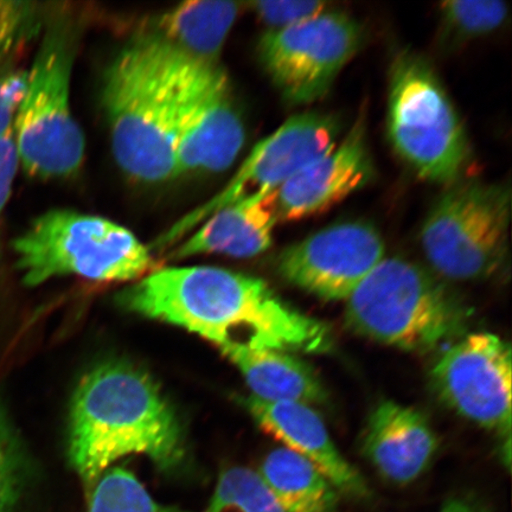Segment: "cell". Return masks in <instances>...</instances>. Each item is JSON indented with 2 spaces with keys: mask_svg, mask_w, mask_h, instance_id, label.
<instances>
[{
  "mask_svg": "<svg viewBox=\"0 0 512 512\" xmlns=\"http://www.w3.org/2000/svg\"><path fill=\"white\" fill-rule=\"evenodd\" d=\"M126 310L177 325L221 349L242 345L324 354L334 337L328 325L294 309L264 280L196 266L166 268L120 293Z\"/></svg>",
  "mask_w": 512,
  "mask_h": 512,
  "instance_id": "6da1fadb",
  "label": "cell"
},
{
  "mask_svg": "<svg viewBox=\"0 0 512 512\" xmlns=\"http://www.w3.org/2000/svg\"><path fill=\"white\" fill-rule=\"evenodd\" d=\"M132 454L172 469L184 457L182 428L149 375L125 363L102 364L76 388L69 462L88 495L112 464Z\"/></svg>",
  "mask_w": 512,
  "mask_h": 512,
  "instance_id": "7a4b0ae2",
  "label": "cell"
},
{
  "mask_svg": "<svg viewBox=\"0 0 512 512\" xmlns=\"http://www.w3.org/2000/svg\"><path fill=\"white\" fill-rule=\"evenodd\" d=\"M112 150L134 181L156 184L176 178V102L170 51L155 35L120 51L102 88Z\"/></svg>",
  "mask_w": 512,
  "mask_h": 512,
  "instance_id": "3957f363",
  "label": "cell"
},
{
  "mask_svg": "<svg viewBox=\"0 0 512 512\" xmlns=\"http://www.w3.org/2000/svg\"><path fill=\"white\" fill-rule=\"evenodd\" d=\"M76 38L69 19H53L27 70L14 137L19 166L31 177H72L85 160L86 139L70 104Z\"/></svg>",
  "mask_w": 512,
  "mask_h": 512,
  "instance_id": "277c9868",
  "label": "cell"
},
{
  "mask_svg": "<svg viewBox=\"0 0 512 512\" xmlns=\"http://www.w3.org/2000/svg\"><path fill=\"white\" fill-rule=\"evenodd\" d=\"M350 328L373 341L428 352L460 335L464 306L419 265L384 258L345 300Z\"/></svg>",
  "mask_w": 512,
  "mask_h": 512,
  "instance_id": "5b68a950",
  "label": "cell"
},
{
  "mask_svg": "<svg viewBox=\"0 0 512 512\" xmlns=\"http://www.w3.org/2000/svg\"><path fill=\"white\" fill-rule=\"evenodd\" d=\"M12 249L29 287L66 275L128 281L142 277L153 264L150 249L131 230L105 217L67 209L36 217Z\"/></svg>",
  "mask_w": 512,
  "mask_h": 512,
  "instance_id": "8992f818",
  "label": "cell"
},
{
  "mask_svg": "<svg viewBox=\"0 0 512 512\" xmlns=\"http://www.w3.org/2000/svg\"><path fill=\"white\" fill-rule=\"evenodd\" d=\"M390 143L427 182L451 185L464 178L471 146L462 120L432 66L403 50L390 67Z\"/></svg>",
  "mask_w": 512,
  "mask_h": 512,
  "instance_id": "52a82bcc",
  "label": "cell"
},
{
  "mask_svg": "<svg viewBox=\"0 0 512 512\" xmlns=\"http://www.w3.org/2000/svg\"><path fill=\"white\" fill-rule=\"evenodd\" d=\"M510 214L508 184L459 179L446 187L422 224V251L444 278L491 277L508 259Z\"/></svg>",
  "mask_w": 512,
  "mask_h": 512,
  "instance_id": "ba28073f",
  "label": "cell"
},
{
  "mask_svg": "<svg viewBox=\"0 0 512 512\" xmlns=\"http://www.w3.org/2000/svg\"><path fill=\"white\" fill-rule=\"evenodd\" d=\"M169 51L176 102V178L227 170L246 142L228 76L219 63L171 47Z\"/></svg>",
  "mask_w": 512,
  "mask_h": 512,
  "instance_id": "9c48e42d",
  "label": "cell"
},
{
  "mask_svg": "<svg viewBox=\"0 0 512 512\" xmlns=\"http://www.w3.org/2000/svg\"><path fill=\"white\" fill-rule=\"evenodd\" d=\"M342 128V121L332 114L307 112L288 119L254 146L219 194L172 224L152 248L162 251L176 245L216 211L275 194L299 171L334 149Z\"/></svg>",
  "mask_w": 512,
  "mask_h": 512,
  "instance_id": "30bf717a",
  "label": "cell"
},
{
  "mask_svg": "<svg viewBox=\"0 0 512 512\" xmlns=\"http://www.w3.org/2000/svg\"><path fill=\"white\" fill-rule=\"evenodd\" d=\"M362 25L343 11L324 14L261 37L259 60L290 105H307L329 93L342 69L360 50Z\"/></svg>",
  "mask_w": 512,
  "mask_h": 512,
  "instance_id": "8fae6325",
  "label": "cell"
},
{
  "mask_svg": "<svg viewBox=\"0 0 512 512\" xmlns=\"http://www.w3.org/2000/svg\"><path fill=\"white\" fill-rule=\"evenodd\" d=\"M511 348L488 332L467 335L451 345L431 370L441 401L463 418L503 438V456L511 454Z\"/></svg>",
  "mask_w": 512,
  "mask_h": 512,
  "instance_id": "7c38bea8",
  "label": "cell"
},
{
  "mask_svg": "<svg viewBox=\"0 0 512 512\" xmlns=\"http://www.w3.org/2000/svg\"><path fill=\"white\" fill-rule=\"evenodd\" d=\"M386 245L367 221L332 224L279 255L278 272L288 283L324 300H347L386 258Z\"/></svg>",
  "mask_w": 512,
  "mask_h": 512,
  "instance_id": "4fadbf2b",
  "label": "cell"
},
{
  "mask_svg": "<svg viewBox=\"0 0 512 512\" xmlns=\"http://www.w3.org/2000/svg\"><path fill=\"white\" fill-rule=\"evenodd\" d=\"M366 114L334 149L307 165L275 192L279 221H297L324 213L373 179Z\"/></svg>",
  "mask_w": 512,
  "mask_h": 512,
  "instance_id": "5bb4252c",
  "label": "cell"
},
{
  "mask_svg": "<svg viewBox=\"0 0 512 512\" xmlns=\"http://www.w3.org/2000/svg\"><path fill=\"white\" fill-rule=\"evenodd\" d=\"M246 407L268 434L309 460L338 492L355 499L369 498L366 480L339 452L324 421L311 406L266 402L251 396Z\"/></svg>",
  "mask_w": 512,
  "mask_h": 512,
  "instance_id": "9a60e30c",
  "label": "cell"
},
{
  "mask_svg": "<svg viewBox=\"0 0 512 512\" xmlns=\"http://www.w3.org/2000/svg\"><path fill=\"white\" fill-rule=\"evenodd\" d=\"M362 445L364 456L384 479L405 485L426 471L438 441L419 411L384 401L371 413Z\"/></svg>",
  "mask_w": 512,
  "mask_h": 512,
  "instance_id": "2e32d148",
  "label": "cell"
},
{
  "mask_svg": "<svg viewBox=\"0 0 512 512\" xmlns=\"http://www.w3.org/2000/svg\"><path fill=\"white\" fill-rule=\"evenodd\" d=\"M278 221L275 194L255 202L233 204L210 215L175 249L170 259L181 260L202 254L252 258L271 247Z\"/></svg>",
  "mask_w": 512,
  "mask_h": 512,
  "instance_id": "e0dca14e",
  "label": "cell"
},
{
  "mask_svg": "<svg viewBox=\"0 0 512 512\" xmlns=\"http://www.w3.org/2000/svg\"><path fill=\"white\" fill-rule=\"evenodd\" d=\"M221 351L239 368L256 399L309 406L326 400L325 389L315 371L291 352L242 345Z\"/></svg>",
  "mask_w": 512,
  "mask_h": 512,
  "instance_id": "ac0fdd59",
  "label": "cell"
},
{
  "mask_svg": "<svg viewBox=\"0 0 512 512\" xmlns=\"http://www.w3.org/2000/svg\"><path fill=\"white\" fill-rule=\"evenodd\" d=\"M242 5L221 0L179 4L158 19L153 35L179 53L200 61L219 63Z\"/></svg>",
  "mask_w": 512,
  "mask_h": 512,
  "instance_id": "d6986e66",
  "label": "cell"
},
{
  "mask_svg": "<svg viewBox=\"0 0 512 512\" xmlns=\"http://www.w3.org/2000/svg\"><path fill=\"white\" fill-rule=\"evenodd\" d=\"M259 475L284 512H337L335 486L309 460L286 447L268 454Z\"/></svg>",
  "mask_w": 512,
  "mask_h": 512,
  "instance_id": "ffe728a7",
  "label": "cell"
},
{
  "mask_svg": "<svg viewBox=\"0 0 512 512\" xmlns=\"http://www.w3.org/2000/svg\"><path fill=\"white\" fill-rule=\"evenodd\" d=\"M439 41L445 49L491 34L507 21L509 10L498 0H452L440 5Z\"/></svg>",
  "mask_w": 512,
  "mask_h": 512,
  "instance_id": "44dd1931",
  "label": "cell"
},
{
  "mask_svg": "<svg viewBox=\"0 0 512 512\" xmlns=\"http://www.w3.org/2000/svg\"><path fill=\"white\" fill-rule=\"evenodd\" d=\"M88 512H184L163 507L132 472L108 469L88 494Z\"/></svg>",
  "mask_w": 512,
  "mask_h": 512,
  "instance_id": "7402d4cb",
  "label": "cell"
},
{
  "mask_svg": "<svg viewBox=\"0 0 512 512\" xmlns=\"http://www.w3.org/2000/svg\"><path fill=\"white\" fill-rule=\"evenodd\" d=\"M207 512H284L259 473L232 467L217 483Z\"/></svg>",
  "mask_w": 512,
  "mask_h": 512,
  "instance_id": "603a6c76",
  "label": "cell"
},
{
  "mask_svg": "<svg viewBox=\"0 0 512 512\" xmlns=\"http://www.w3.org/2000/svg\"><path fill=\"white\" fill-rule=\"evenodd\" d=\"M28 475L27 454L0 400V512H16Z\"/></svg>",
  "mask_w": 512,
  "mask_h": 512,
  "instance_id": "cb8c5ba5",
  "label": "cell"
},
{
  "mask_svg": "<svg viewBox=\"0 0 512 512\" xmlns=\"http://www.w3.org/2000/svg\"><path fill=\"white\" fill-rule=\"evenodd\" d=\"M41 29V10L36 4L0 0V59L17 54Z\"/></svg>",
  "mask_w": 512,
  "mask_h": 512,
  "instance_id": "d4e9b609",
  "label": "cell"
},
{
  "mask_svg": "<svg viewBox=\"0 0 512 512\" xmlns=\"http://www.w3.org/2000/svg\"><path fill=\"white\" fill-rule=\"evenodd\" d=\"M272 30L293 27L328 11V3L318 0H266L245 4Z\"/></svg>",
  "mask_w": 512,
  "mask_h": 512,
  "instance_id": "484cf974",
  "label": "cell"
},
{
  "mask_svg": "<svg viewBox=\"0 0 512 512\" xmlns=\"http://www.w3.org/2000/svg\"><path fill=\"white\" fill-rule=\"evenodd\" d=\"M16 57L17 54L0 59V139L14 131L27 81V70L18 67Z\"/></svg>",
  "mask_w": 512,
  "mask_h": 512,
  "instance_id": "4316f807",
  "label": "cell"
},
{
  "mask_svg": "<svg viewBox=\"0 0 512 512\" xmlns=\"http://www.w3.org/2000/svg\"><path fill=\"white\" fill-rule=\"evenodd\" d=\"M19 168L14 131L0 139V221L8 204Z\"/></svg>",
  "mask_w": 512,
  "mask_h": 512,
  "instance_id": "83f0119b",
  "label": "cell"
},
{
  "mask_svg": "<svg viewBox=\"0 0 512 512\" xmlns=\"http://www.w3.org/2000/svg\"><path fill=\"white\" fill-rule=\"evenodd\" d=\"M440 512H485L475 503L465 501V499H453V501L445 504Z\"/></svg>",
  "mask_w": 512,
  "mask_h": 512,
  "instance_id": "f1b7e54d",
  "label": "cell"
}]
</instances>
